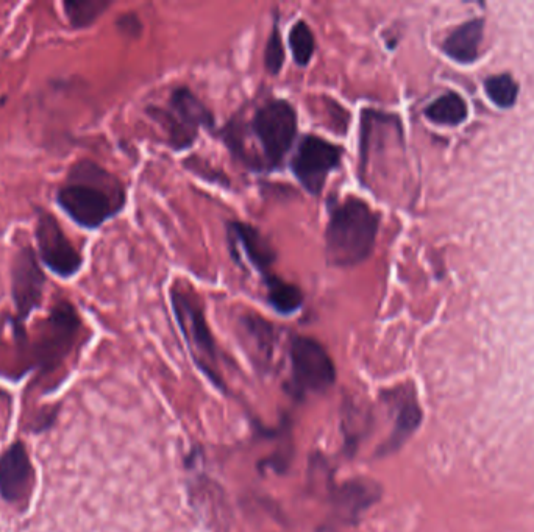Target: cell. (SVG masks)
Masks as SVG:
<instances>
[{"instance_id": "5b68a950", "label": "cell", "mask_w": 534, "mask_h": 532, "mask_svg": "<svg viewBox=\"0 0 534 532\" xmlns=\"http://www.w3.org/2000/svg\"><path fill=\"white\" fill-rule=\"evenodd\" d=\"M171 305L178 327H180L185 341L188 342L197 364L216 383H219L221 380L214 369L216 359H218V348H216L213 333H211L199 298L194 292L174 286L171 289Z\"/></svg>"}, {"instance_id": "5bb4252c", "label": "cell", "mask_w": 534, "mask_h": 532, "mask_svg": "<svg viewBox=\"0 0 534 532\" xmlns=\"http://www.w3.org/2000/svg\"><path fill=\"white\" fill-rule=\"evenodd\" d=\"M481 41H483V21L472 19L450 33L444 43L445 54L460 63H470L478 57Z\"/></svg>"}, {"instance_id": "d6986e66", "label": "cell", "mask_w": 534, "mask_h": 532, "mask_svg": "<svg viewBox=\"0 0 534 532\" xmlns=\"http://www.w3.org/2000/svg\"><path fill=\"white\" fill-rule=\"evenodd\" d=\"M110 5L108 0H69L63 7L72 27L85 29L96 22Z\"/></svg>"}, {"instance_id": "ba28073f", "label": "cell", "mask_w": 534, "mask_h": 532, "mask_svg": "<svg viewBox=\"0 0 534 532\" xmlns=\"http://www.w3.org/2000/svg\"><path fill=\"white\" fill-rule=\"evenodd\" d=\"M36 241L43 263L60 277H71L82 267V256L69 241L52 214L40 213L36 222Z\"/></svg>"}, {"instance_id": "52a82bcc", "label": "cell", "mask_w": 534, "mask_h": 532, "mask_svg": "<svg viewBox=\"0 0 534 532\" xmlns=\"http://www.w3.org/2000/svg\"><path fill=\"white\" fill-rule=\"evenodd\" d=\"M289 356L294 381L305 391H325L335 383V362L324 345L313 337H292Z\"/></svg>"}, {"instance_id": "ffe728a7", "label": "cell", "mask_w": 534, "mask_h": 532, "mask_svg": "<svg viewBox=\"0 0 534 532\" xmlns=\"http://www.w3.org/2000/svg\"><path fill=\"white\" fill-rule=\"evenodd\" d=\"M486 93L495 105L508 108L516 102L519 88L511 75H494L486 80Z\"/></svg>"}, {"instance_id": "30bf717a", "label": "cell", "mask_w": 534, "mask_h": 532, "mask_svg": "<svg viewBox=\"0 0 534 532\" xmlns=\"http://www.w3.org/2000/svg\"><path fill=\"white\" fill-rule=\"evenodd\" d=\"M13 300L18 308L19 316L27 317L33 309L38 308L43 297L44 277L35 253L29 247L21 249L13 263Z\"/></svg>"}, {"instance_id": "7402d4cb", "label": "cell", "mask_w": 534, "mask_h": 532, "mask_svg": "<svg viewBox=\"0 0 534 532\" xmlns=\"http://www.w3.org/2000/svg\"><path fill=\"white\" fill-rule=\"evenodd\" d=\"M119 30L125 35H138L141 30V24H139L138 18L135 15L122 16L118 21Z\"/></svg>"}, {"instance_id": "9a60e30c", "label": "cell", "mask_w": 534, "mask_h": 532, "mask_svg": "<svg viewBox=\"0 0 534 532\" xmlns=\"http://www.w3.org/2000/svg\"><path fill=\"white\" fill-rule=\"evenodd\" d=\"M239 327L243 330L247 345L255 355V359L264 364L271 361L275 344V331L272 323L266 322L263 317L247 314L239 319Z\"/></svg>"}, {"instance_id": "8992f818", "label": "cell", "mask_w": 534, "mask_h": 532, "mask_svg": "<svg viewBox=\"0 0 534 532\" xmlns=\"http://www.w3.org/2000/svg\"><path fill=\"white\" fill-rule=\"evenodd\" d=\"M344 149L335 142L316 135L300 139L291 160V171L308 194L321 196L328 175L341 166Z\"/></svg>"}, {"instance_id": "e0dca14e", "label": "cell", "mask_w": 534, "mask_h": 532, "mask_svg": "<svg viewBox=\"0 0 534 532\" xmlns=\"http://www.w3.org/2000/svg\"><path fill=\"white\" fill-rule=\"evenodd\" d=\"M467 113H469V108H467L466 100L453 91L442 94L425 108V116L439 125L461 124L466 121Z\"/></svg>"}, {"instance_id": "6da1fadb", "label": "cell", "mask_w": 534, "mask_h": 532, "mask_svg": "<svg viewBox=\"0 0 534 532\" xmlns=\"http://www.w3.org/2000/svg\"><path fill=\"white\" fill-rule=\"evenodd\" d=\"M57 199L74 222L94 230L121 213L125 189L116 175L94 161L83 160L71 167Z\"/></svg>"}, {"instance_id": "2e32d148", "label": "cell", "mask_w": 534, "mask_h": 532, "mask_svg": "<svg viewBox=\"0 0 534 532\" xmlns=\"http://www.w3.org/2000/svg\"><path fill=\"white\" fill-rule=\"evenodd\" d=\"M266 289L267 303L282 316H291L303 306V292L296 284L288 283L275 274L261 278Z\"/></svg>"}, {"instance_id": "4fadbf2b", "label": "cell", "mask_w": 534, "mask_h": 532, "mask_svg": "<svg viewBox=\"0 0 534 532\" xmlns=\"http://www.w3.org/2000/svg\"><path fill=\"white\" fill-rule=\"evenodd\" d=\"M394 398V405L397 406L396 425L392 431L391 437L386 440L383 447L378 453L391 454L399 450L406 439L417 430V426L421 425L422 411L417 405L416 398L410 392H394L391 394Z\"/></svg>"}, {"instance_id": "ac0fdd59", "label": "cell", "mask_w": 534, "mask_h": 532, "mask_svg": "<svg viewBox=\"0 0 534 532\" xmlns=\"http://www.w3.org/2000/svg\"><path fill=\"white\" fill-rule=\"evenodd\" d=\"M289 47H291L292 58L296 61L297 66L305 68L310 64L316 50V40L307 21H297L289 30Z\"/></svg>"}, {"instance_id": "7c38bea8", "label": "cell", "mask_w": 534, "mask_h": 532, "mask_svg": "<svg viewBox=\"0 0 534 532\" xmlns=\"http://www.w3.org/2000/svg\"><path fill=\"white\" fill-rule=\"evenodd\" d=\"M381 497V489L372 479H350L333 492L336 515L344 523H355Z\"/></svg>"}, {"instance_id": "277c9868", "label": "cell", "mask_w": 534, "mask_h": 532, "mask_svg": "<svg viewBox=\"0 0 534 532\" xmlns=\"http://www.w3.org/2000/svg\"><path fill=\"white\" fill-rule=\"evenodd\" d=\"M147 114L164 128L169 146L175 152L189 149L196 142L200 128L214 125L213 113L186 86L175 89L166 107L147 108Z\"/></svg>"}, {"instance_id": "9c48e42d", "label": "cell", "mask_w": 534, "mask_h": 532, "mask_svg": "<svg viewBox=\"0 0 534 532\" xmlns=\"http://www.w3.org/2000/svg\"><path fill=\"white\" fill-rule=\"evenodd\" d=\"M227 238L230 252L236 261H241V258L246 259L261 278L274 274L272 266L277 261V252L257 227L238 220L228 222Z\"/></svg>"}, {"instance_id": "44dd1931", "label": "cell", "mask_w": 534, "mask_h": 532, "mask_svg": "<svg viewBox=\"0 0 534 532\" xmlns=\"http://www.w3.org/2000/svg\"><path fill=\"white\" fill-rule=\"evenodd\" d=\"M285 61L286 50L282 40V32L275 22L269 40H267L266 50H264V66H266V71L275 77L282 72Z\"/></svg>"}, {"instance_id": "8fae6325", "label": "cell", "mask_w": 534, "mask_h": 532, "mask_svg": "<svg viewBox=\"0 0 534 532\" xmlns=\"http://www.w3.org/2000/svg\"><path fill=\"white\" fill-rule=\"evenodd\" d=\"M33 470L24 445H11L0 456V495L10 503L24 500L32 487Z\"/></svg>"}, {"instance_id": "7a4b0ae2", "label": "cell", "mask_w": 534, "mask_h": 532, "mask_svg": "<svg viewBox=\"0 0 534 532\" xmlns=\"http://www.w3.org/2000/svg\"><path fill=\"white\" fill-rule=\"evenodd\" d=\"M380 216L360 197L328 202L325 259L328 266L350 269L371 258L377 242Z\"/></svg>"}, {"instance_id": "3957f363", "label": "cell", "mask_w": 534, "mask_h": 532, "mask_svg": "<svg viewBox=\"0 0 534 532\" xmlns=\"http://www.w3.org/2000/svg\"><path fill=\"white\" fill-rule=\"evenodd\" d=\"M243 132L252 135L260 149L261 172H274L283 166L296 141L299 116L285 99L267 100L255 111L249 124L238 122Z\"/></svg>"}]
</instances>
